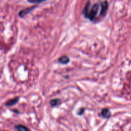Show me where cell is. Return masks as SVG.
<instances>
[{
  "label": "cell",
  "mask_w": 131,
  "mask_h": 131,
  "mask_svg": "<svg viewBox=\"0 0 131 131\" xmlns=\"http://www.w3.org/2000/svg\"><path fill=\"white\" fill-rule=\"evenodd\" d=\"M19 97H15V98L12 99H11V100H9L8 101H7V102L5 103V106H7V107L14 106V105H15V104L17 103L18 101H19Z\"/></svg>",
  "instance_id": "277c9868"
},
{
  "label": "cell",
  "mask_w": 131,
  "mask_h": 131,
  "mask_svg": "<svg viewBox=\"0 0 131 131\" xmlns=\"http://www.w3.org/2000/svg\"><path fill=\"white\" fill-rule=\"evenodd\" d=\"M36 6H33L32 7H29L27 8L24 9V10H21L20 12L19 13V15L20 17H24V16H26V15H28L29 13H30L32 10H33V9L35 8Z\"/></svg>",
  "instance_id": "3957f363"
},
{
  "label": "cell",
  "mask_w": 131,
  "mask_h": 131,
  "mask_svg": "<svg viewBox=\"0 0 131 131\" xmlns=\"http://www.w3.org/2000/svg\"><path fill=\"white\" fill-rule=\"evenodd\" d=\"M58 63H60L63 64V65H65V64L69 63V61H70V58H69L68 56H63L60 57V58L58 59Z\"/></svg>",
  "instance_id": "5b68a950"
},
{
  "label": "cell",
  "mask_w": 131,
  "mask_h": 131,
  "mask_svg": "<svg viewBox=\"0 0 131 131\" xmlns=\"http://www.w3.org/2000/svg\"><path fill=\"white\" fill-rule=\"evenodd\" d=\"M61 100L59 99H54L50 101V104L52 107H55V106H58L61 104Z\"/></svg>",
  "instance_id": "52a82bcc"
},
{
  "label": "cell",
  "mask_w": 131,
  "mask_h": 131,
  "mask_svg": "<svg viewBox=\"0 0 131 131\" xmlns=\"http://www.w3.org/2000/svg\"><path fill=\"white\" fill-rule=\"evenodd\" d=\"M45 1L46 0H28V2L31 3H42Z\"/></svg>",
  "instance_id": "9c48e42d"
},
{
  "label": "cell",
  "mask_w": 131,
  "mask_h": 131,
  "mask_svg": "<svg viewBox=\"0 0 131 131\" xmlns=\"http://www.w3.org/2000/svg\"><path fill=\"white\" fill-rule=\"evenodd\" d=\"M89 6L90 3L88 2V3L86 4V5L84 10H83V15L85 16L86 18H88V19H90V20H93L95 19V18L96 15H97L100 6L97 3L94 4V5L92 6L90 10H89Z\"/></svg>",
  "instance_id": "6da1fadb"
},
{
  "label": "cell",
  "mask_w": 131,
  "mask_h": 131,
  "mask_svg": "<svg viewBox=\"0 0 131 131\" xmlns=\"http://www.w3.org/2000/svg\"><path fill=\"white\" fill-rule=\"evenodd\" d=\"M101 115L103 116L104 118H109L111 116V113L110 112V110L107 108H104L103 110L101 111Z\"/></svg>",
  "instance_id": "8992f818"
},
{
  "label": "cell",
  "mask_w": 131,
  "mask_h": 131,
  "mask_svg": "<svg viewBox=\"0 0 131 131\" xmlns=\"http://www.w3.org/2000/svg\"><path fill=\"white\" fill-rule=\"evenodd\" d=\"M15 127H16L17 130L18 131H29V129H28L26 127L24 126V125H17Z\"/></svg>",
  "instance_id": "ba28073f"
},
{
  "label": "cell",
  "mask_w": 131,
  "mask_h": 131,
  "mask_svg": "<svg viewBox=\"0 0 131 131\" xmlns=\"http://www.w3.org/2000/svg\"><path fill=\"white\" fill-rule=\"evenodd\" d=\"M101 10L100 15L102 16H104L106 14V12L107 11V8H108L109 4L107 1H104L101 3Z\"/></svg>",
  "instance_id": "7a4b0ae2"
}]
</instances>
